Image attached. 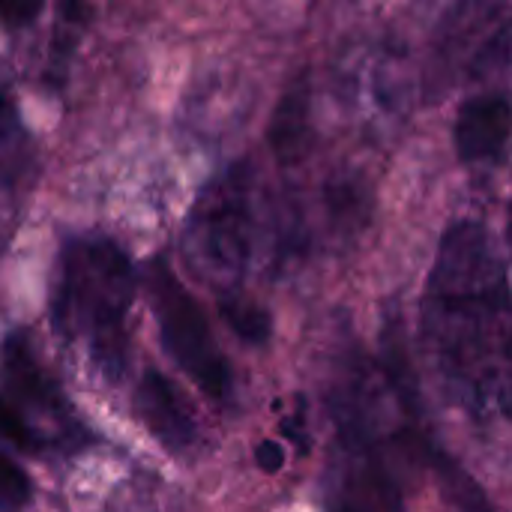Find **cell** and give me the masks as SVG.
Returning <instances> with one entry per match:
<instances>
[{"label":"cell","mask_w":512,"mask_h":512,"mask_svg":"<svg viewBox=\"0 0 512 512\" xmlns=\"http://www.w3.org/2000/svg\"><path fill=\"white\" fill-rule=\"evenodd\" d=\"M420 339L447 399L477 420L510 411V279L483 222L462 219L441 237Z\"/></svg>","instance_id":"cell-1"},{"label":"cell","mask_w":512,"mask_h":512,"mask_svg":"<svg viewBox=\"0 0 512 512\" xmlns=\"http://www.w3.org/2000/svg\"><path fill=\"white\" fill-rule=\"evenodd\" d=\"M132 303L135 267L114 237L75 234L63 240L48 300L51 327L63 342L84 348L108 384H120L129 369Z\"/></svg>","instance_id":"cell-2"},{"label":"cell","mask_w":512,"mask_h":512,"mask_svg":"<svg viewBox=\"0 0 512 512\" xmlns=\"http://www.w3.org/2000/svg\"><path fill=\"white\" fill-rule=\"evenodd\" d=\"M255 249V171L249 162H234L219 171L195 198L180 252L195 279L216 300L243 294V279Z\"/></svg>","instance_id":"cell-3"},{"label":"cell","mask_w":512,"mask_h":512,"mask_svg":"<svg viewBox=\"0 0 512 512\" xmlns=\"http://www.w3.org/2000/svg\"><path fill=\"white\" fill-rule=\"evenodd\" d=\"M144 282L165 354L207 399L228 405L234 399V375L201 303L174 276L165 258H153L147 264Z\"/></svg>","instance_id":"cell-4"},{"label":"cell","mask_w":512,"mask_h":512,"mask_svg":"<svg viewBox=\"0 0 512 512\" xmlns=\"http://www.w3.org/2000/svg\"><path fill=\"white\" fill-rule=\"evenodd\" d=\"M330 417L345 465L348 512H402V492L384 456L372 390H366L363 369H348L330 390Z\"/></svg>","instance_id":"cell-5"},{"label":"cell","mask_w":512,"mask_h":512,"mask_svg":"<svg viewBox=\"0 0 512 512\" xmlns=\"http://www.w3.org/2000/svg\"><path fill=\"white\" fill-rule=\"evenodd\" d=\"M384 375L390 384L393 399L399 402L402 414H405V441L414 453V459L432 471V477L441 486V495L456 507L459 512H492V501L486 498V492L477 486V480L444 450V444L432 435L429 417H426V405L420 396V384L408 357V348L402 342V330L399 324H387L384 339Z\"/></svg>","instance_id":"cell-6"},{"label":"cell","mask_w":512,"mask_h":512,"mask_svg":"<svg viewBox=\"0 0 512 512\" xmlns=\"http://www.w3.org/2000/svg\"><path fill=\"white\" fill-rule=\"evenodd\" d=\"M0 387H3L0 399L9 402L27 423L30 417L48 420L57 429L60 444H69V447L84 444V426L78 423L57 378L39 360L36 345L27 336V330H9L0 342Z\"/></svg>","instance_id":"cell-7"},{"label":"cell","mask_w":512,"mask_h":512,"mask_svg":"<svg viewBox=\"0 0 512 512\" xmlns=\"http://www.w3.org/2000/svg\"><path fill=\"white\" fill-rule=\"evenodd\" d=\"M510 96L507 90L480 93L462 102L453 126L456 153L468 165L504 162L510 144Z\"/></svg>","instance_id":"cell-8"},{"label":"cell","mask_w":512,"mask_h":512,"mask_svg":"<svg viewBox=\"0 0 512 512\" xmlns=\"http://www.w3.org/2000/svg\"><path fill=\"white\" fill-rule=\"evenodd\" d=\"M132 405L138 420L147 426V432L174 456L189 453L198 444V426L189 408L183 405L174 384L159 369H144V375L135 384Z\"/></svg>","instance_id":"cell-9"},{"label":"cell","mask_w":512,"mask_h":512,"mask_svg":"<svg viewBox=\"0 0 512 512\" xmlns=\"http://www.w3.org/2000/svg\"><path fill=\"white\" fill-rule=\"evenodd\" d=\"M270 150L282 165L300 162L309 153V141H312V87L309 78L300 75L291 81V87L282 93L270 129Z\"/></svg>","instance_id":"cell-10"},{"label":"cell","mask_w":512,"mask_h":512,"mask_svg":"<svg viewBox=\"0 0 512 512\" xmlns=\"http://www.w3.org/2000/svg\"><path fill=\"white\" fill-rule=\"evenodd\" d=\"M219 315L243 342H249V345H267L270 342L273 321H270L267 309L258 306L252 297H246V294L222 297L219 300Z\"/></svg>","instance_id":"cell-11"},{"label":"cell","mask_w":512,"mask_h":512,"mask_svg":"<svg viewBox=\"0 0 512 512\" xmlns=\"http://www.w3.org/2000/svg\"><path fill=\"white\" fill-rule=\"evenodd\" d=\"M327 204H330V219L339 231L363 228L366 225V189L354 183L351 177H342L327 189Z\"/></svg>","instance_id":"cell-12"},{"label":"cell","mask_w":512,"mask_h":512,"mask_svg":"<svg viewBox=\"0 0 512 512\" xmlns=\"http://www.w3.org/2000/svg\"><path fill=\"white\" fill-rule=\"evenodd\" d=\"M0 438H6L15 450H21V453H33V456H39V453H45V450H51V444L9 405V402H3L0 399Z\"/></svg>","instance_id":"cell-13"},{"label":"cell","mask_w":512,"mask_h":512,"mask_svg":"<svg viewBox=\"0 0 512 512\" xmlns=\"http://www.w3.org/2000/svg\"><path fill=\"white\" fill-rule=\"evenodd\" d=\"M33 498L30 477L21 471L15 459L0 450V510H21Z\"/></svg>","instance_id":"cell-14"},{"label":"cell","mask_w":512,"mask_h":512,"mask_svg":"<svg viewBox=\"0 0 512 512\" xmlns=\"http://www.w3.org/2000/svg\"><path fill=\"white\" fill-rule=\"evenodd\" d=\"M21 132V114H18V102L12 96L9 87L0 84V147L12 144Z\"/></svg>","instance_id":"cell-15"},{"label":"cell","mask_w":512,"mask_h":512,"mask_svg":"<svg viewBox=\"0 0 512 512\" xmlns=\"http://www.w3.org/2000/svg\"><path fill=\"white\" fill-rule=\"evenodd\" d=\"M255 459H258L261 471H267V474L285 468V453H282V447L273 444V441H261V444L255 447Z\"/></svg>","instance_id":"cell-16"},{"label":"cell","mask_w":512,"mask_h":512,"mask_svg":"<svg viewBox=\"0 0 512 512\" xmlns=\"http://www.w3.org/2000/svg\"><path fill=\"white\" fill-rule=\"evenodd\" d=\"M39 3H9V6H0V18L6 21V24H12V27H21V24H27L30 18H36L39 15Z\"/></svg>","instance_id":"cell-17"},{"label":"cell","mask_w":512,"mask_h":512,"mask_svg":"<svg viewBox=\"0 0 512 512\" xmlns=\"http://www.w3.org/2000/svg\"><path fill=\"white\" fill-rule=\"evenodd\" d=\"M12 189L6 180H0V252L6 246V237H9V216H12Z\"/></svg>","instance_id":"cell-18"},{"label":"cell","mask_w":512,"mask_h":512,"mask_svg":"<svg viewBox=\"0 0 512 512\" xmlns=\"http://www.w3.org/2000/svg\"><path fill=\"white\" fill-rule=\"evenodd\" d=\"M342 512H348V510H342Z\"/></svg>","instance_id":"cell-19"}]
</instances>
